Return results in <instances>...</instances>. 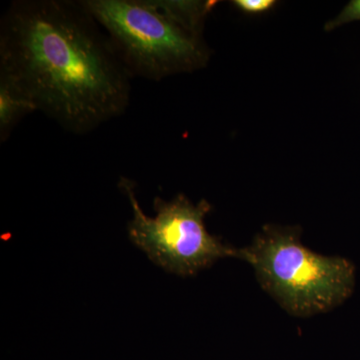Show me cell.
<instances>
[{
	"label": "cell",
	"mask_w": 360,
	"mask_h": 360,
	"mask_svg": "<svg viewBox=\"0 0 360 360\" xmlns=\"http://www.w3.org/2000/svg\"><path fill=\"white\" fill-rule=\"evenodd\" d=\"M356 20H360V0H352L343 8L335 20L329 21L326 25V30H335L338 26Z\"/></svg>",
	"instance_id": "8992f818"
},
{
	"label": "cell",
	"mask_w": 360,
	"mask_h": 360,
	"mask_svg": "<svg viewBox=\"0 0 360 360\" xmlns=\"http://www.w3.org/2000/svg\"><path fill=\"white\" fill-rule=\"evenodd\" d=\"M234 4L246 13H262L276 4L274 0H236Z\"/></svg>",
	"instance_id": "52a82bcc"
},
{
	"label": "cell",
	"mask_w": 360,
	"mask_h": 360,
	"mask_svg": "<svg viewBox=\"0 0 360 360\" xmlns=\"http://www.w3.org/2000/svg\"><path fill=\"white\" fill-rule=\"evenodd\" d=\"M239 259L251 265L262 290L293 316L335 309L354 290V264L309 250L300 227L265 225L251 245L239 248Z\"/></svg>",
	"instance_id": "3957f363"
},
{
	"label": "cell",
	"mask_w": 360,
	"mask_h": 360,
	"mask_svg": "<svg viewBox=\"0 0 360 360\" xmlns=\"http://www.w3.org/2000/svg\"><path fill=\"white\" fill-rule=\"evenodd\" d=\"M37 111L20 85L0 71V141L6 142L25 116Z\"/></svg>",
	"instance_id": "5b68a950"
},
{
	"label": "cell",
	"mask_w": 360,
	"mask_h": 360,
	"mask_svg": "<svg viewBox=\"0 0 360 360\" xmlns=\"http://www.w3.org/2000/svg\"><path fill=\"white\" fill-rule=\"evenodd\" d=\"M120 188L129 198L132 219L129 238L151 262L172 274L191 276L221 258H238L239 248L222 243L205 226L212 205L205 200L193 203L184 194L167 201L155 198V217L142 210L132 180L122 177Z\"/></svg>",
	"instance_id": "277c9868"
},
{
	"label": "cell",
	"mask_w": 360,
	"mask_h": 360,
	"mask_svg": "<svg viewBox=\"0 0 360 360\" xmlns=\"http://www.w3.org/2000/svg\"><path fill=\"white\" fill-rule=\"evenodd\" d=\"M0 71L70 134L94 131L129 108L132 77L80 1H13L1 20Z\"/></svg>",
	"instance_id": "6da1fadb"
},
{
	"label": "cell",
	"mask_w": 360,
	"mask_h": 360,
	"mask_svg": "<svg viewBox=\"0 0 360 360\" xmlns=\"http://www.w3.org/2000/svg\"><path fill=\"white\" fill-rule=\"evenodd\" d=\"M131 77L149 80L202 68L200 25L172 0H80Z\"/></svg>",
	"instance_id": "7a4b0ae2"
}]
</instances>
